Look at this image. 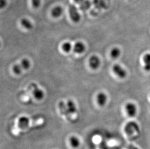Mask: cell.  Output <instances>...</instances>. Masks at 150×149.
I'll return each mask as SVG.
<instances>
[{
    "label": "cell",
    "mask_w": 150,
    "mask_h": 149,
    "mask_svg": "<svg viewBox=\"0 0 150 149\" xmlns=\"http://www.w3.org/2000/svg\"><path fill=\"white\" fill-rule=\"evenodd\" d=\"M67 108L69 111L70 114H74L76 113L77 112V108L75 103L72 100L69 99L67 101Z\"/></svg>",
    "instance_id": "cell-13"
},
{
    "label": "cell",
    "mask_w": 150,
    "mask_h": 149,
    "mask_svg": "<svg viewBox=\"0 0 150 149\" xmlns=\"http://www.w3.org/2000/svg\"><path fill=\"white\" fill-rule=\"evenodd\" d=\"M69 17L73 22L77 23L81 20V15L78 11V9L74 4H71L69 6Z\"/></svg>",
    "instance_id": "cell-3"
},
{
    "label": "cell",
    "mask_w": 150,
    "mask_h": 149,
    "mask_svg": "<svg viewBox=\"0 0 150 149\" xmlns=\"http://www.w3.org/2000/svg\"><path fill=\"white\" fill-rule=\"evenodd\" d=\"M88 63L91 68L93 70H96L98 69L100 66V60L96 55H93L89 58Z\"/></svg>",
    "instance_id": "cell-7"
},
{
    "label": "cell",
    "mask_w": 150,
    "mask_h": 149,
    "mask_svg": "<svg viewBox=\"0 0 150 149\" xmlns=\"http://www.w3.org/2000/svg\"><path fill=\"white\" fill-rule=\"evenodd\" d=\"M31 65L30 60L28 59H23L20 63L15 65L13 66V71L17 74H20L23 70H27L30 68Z\"/></svg>",
    "instance_id": "cell-1"
},
{
    "label": "cell",
    "mask_w": 150,
    "mask_h": 149,
    "mask_svg": "<svg viewBox=\"0 0 150 149\" xmlns=\"http://www.w3.org/2000/svg\"><path fill=\"white\" fill-rule=\"evenodd\" d=\"M96 100L98 104L100 106L103 107L106 104L108 101V96L105 93L100 92L97 95Z\"/></svg>",
    "instance_id": "cell-8"
},
{
    "label": "cell",
    "mask_w": 150,
    "mask_h": 149,
    "mask_svg": "<svg viewBox=\"0 0 150 149\" xmlns=\"http://www.w3.org/2000/svg\"><path fill=\"white\" fill-rule=\"evenodd\" d=\"M69 143L71 146L74 148L79 147L80 145V141L78 138L75 136H72L69 138Z\"/></svg>",
    "instance_id": "cell-18"
},
{
    "label": "cell",
    "mask_w": 150,
    "mask_h": 149,
    "mask_svg": "<svg viewBox=\"0 0 150 149\" xmlns=\"http://www.w3.org/2000/svg\"><path fill=\"white\" fill-rule=\"evenodd\" d=\"M140 128L139 124L134 121L127 122L125 127V132L128 135H133L139 132Z\"/></svg>",
    "instance_id": "cell-2"
},
{
    "label": "cell",
    "mask_w": 150,
    "mask_h": 149,
    "mask_svg": "<svg viewBox=\"0 0 150 149\" xmlns=\"http://www.w3.org/2000/svg\"><path fill=\"white\" fill-rule=\"evenodd\" d=\"M74 1L75 3H76V4H80L81 3H82L83 1H85V0H74Z\"/></svg>",
    "instance_id": "cell-22"
},
{
    "label": "cell",
    "mask_w": 150,
    "mask_h": 149,
    "mask_svg": "<svg viewBox=\"0 0 150 149\" xmlns=\"http://www.w3.org/2000/svg\"><path fill=\"white\" fill-rule=\"evenodd\" d=\"M128 149H139V148L137 147L134 146H133V145H130L129 147H128Z\"/></svg>",
    "instance_id": "cell-23"
},
{
    "label": "cell",
    "mask_w": 150,
    "mask_h": 149,
    "mask_svg": "<svg viewBox=\"0 0 150 149\" xmlns=\"http://www.w3.org/2000/svg\"><path fill=\"white\" fill-rule=\"evenodd\" d=\"M21 26L26 30H31L33 28V24L27 18H23L21 21Z\"/></svg>",
    "instance_id": "cell-15"
},
{
    "label": "cell",
    "mask_w": 150,
    "mask_h": 149,
    "mask_svg": "<svg viewBox=\"0 0 150 149\" xmlns=\"http://www.w3.org/2000/svg\"><path fill=\"white\" fill-rule=\"evenodd\" d=\"M62 49L64 52L69 53L72 49V45L69 42H65L62 46Z\"/></svg>",
    "instance_id": "cell-19"
},
{
    "label": "cell",
    "mask_w": 150,
    "mask_h": 149,
    "mask_svg": "<svg viewBox=\"0 0 150 149\" xmlns=\"http://www.w3.org/2000/svg\"><path fill=\"white\" fill-rule=\"evenodd\" d=\"M125 108L127 114L130 117H134L137 114V108L136 105L134 104V103L131 102L127 103Z\"/></svg>",
    "instance_id": "cell-6"
},
{
    "label": "cell",
    "mask_w": 150,
    "mask_h": 149,
    "mask_svg": "<svg viewBox=\"0 0 150 149\" xmlns=\"http://www.w3.org/2000/svg\"><path fill=\"white\" fill-rule=\"evenodd\" d=\"M112 70L117 77L120 79H124L126 77L127 73L126 70L119 64H115L112 67Z\"/></svg>",
    "instance_id": "cell-4"
},
{
    "label": "cell",
    "mask_w": 150,
    "mask_h": 149,
    "mask_svg": "<svg viewBox=\"0 0 150 149\" xmlns=\"http://www.w3.org/2000/svg\"><path fill=\"white\" fill-rule=\"evenodd\" d=\"M86 49L85 44L81 41L77 42L74 46V51L76 53L81 54L84 52Z\"/></svg>",
    "instance_id": "cell-11"
},
{
    "label": "cell",
    "mask_w": 150,
    "mask_h": 149,
    "mask_svg": "<svg viewBox=\"0 0 150 149\" xmlns=\"http://www.w3.org/2000/svg\"><path fill=\"white\" fill-rule=\"evenodd\" d=\"M110 54L111 58H113L114 59H116L120 56V54H121V51L117 47H114V48H112V49L111 50Z\"/></svg>",
    "instance_id": "cell-16"
},
{
    "label": "cell",
    "mask_w": 150,
    "mask_h": 149,
    "mask_svg": "<svg viewBox=\"0 0 150 149\" xmlns=\"http://www.w3.org/2000/svg\"><path fill=\"white\" fill-rule=\"evenodd\" d=\"M41 0H31L32 4L35 8H38L41 4Z\"/></svg>",
    "instance_id": "cell-20"
},
{
    "label": "cell",
    "mask_w": 150,
    "mask_h": 149,
    "mask_svg": "<svg viewBox=\"0 0 150 149\" xmlns=\"http://www.w3.org/2000/svg\"><path fill=\"white\" fill-rule=\"evenodd\" d=\"M63 14V8L60 6H57L54 7L52 10V17L57 18L60 17Z\"/></svg>",
    "instance_id": "cell-14"
},
{
    "label": "cell",
    "mask_w": 150,
    "mask_h": 149,
    "mask_svg": "<svg viewBox=\"0 0 150 149\" xmlns=\"http://www.w3.org/2000/svg\"><path fill=\"white\" fill-rule=\"evenodd\" d=\"M6 5V1L5 0H1L0 1V6H1V8L4 7Z\"/></svg>",
    "instance_id": "cell-21"
},
{
    "label": "cell",
    "mask_w": 150,
    "mask_h": 149,
    "mask_svg": "<svg viewBox=\"0 0 150 149\" xmlns=\"http://www.w3.org/2000/svg\"><path fill=\"white\" fill-rule=\"evenodd\" d=\"M31 86L33 88V94L34 97L38 100H42L44 96V93L42 90L39 88L35 83H32Z\"/></svg>",
    "instance_id": "cell-5"
},
{
    "label": "cell",
    "mask_w": 150,
    "mask_h": 149,
    "mask_svg": "<svg viewBox=\"0 0 150 149\" xmlns=\"http://www.w3.org/2000/svg\"><path fill=\"white\" fill-rule=\"evenodd\" d=\"M58 108L59 109L60 111L61 114L65 115L67 117H69V111L68 110L67 108L66 103H64V102H59L58 103Z\"/></svg>",
    "instance_id": "cell-12"
},
{
    "label": "cell",
    "mask_w": 150,
    "mask_h": 149,
    "mask_svg": "<svg viewBox=\"0 0 150 149\" xmlns=\"http://www.w3.org/2000/svg\"><path fill=\"white\" fill-rule=\"evenodd\" d=\"M91 5H92V3L90 1L85 0L80 4L79 8L80 10L85 11L89 9Z\"/></svg>",
    "instance_id": "cell-17"
},
{
    "label": "cell",
    "mask_w": 150,
    "mask_h": 149,
    "mask_svg": "<svg viewBox=\"0 0 150 149\" xmlns=\"http://www.w3.org/2000/svg\"><path fill=\"white\" fill-rule=\"evenodd\" d=\"M143 68L147 72L150 71V53H146L142 58Z\"/></svg>",
    "instance_id": "cell-10"
},
{
    "label": "cell",
    "mask_w": 150,
    "mask_h": 149,
    "mask_svg": "<svg viewBox=\"0 0 150 149\" xmlns=\"http://www.w3.org/2000/svg\"><path fill=\"white\" fill-rule=\"evenodd\" d=\"M30 123V120L26 116H22L18 119V127L21 129H25L28 127Z\"/></svg>",
    "instance_id": "cell-9"
}]
</instances>
